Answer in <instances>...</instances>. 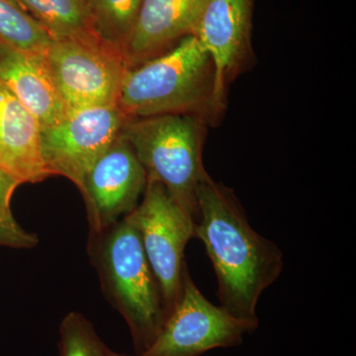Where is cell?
Returning <instances> with one entry per match:
<instances>
[{
  "label": "cell",
  "instance_id": "6da1fadb",
  "mask_svg": "<svg viewBox=\"0 0 356 356\" xmlns=\"http://www.w3.org/2000/svg\"><path fill=\"white\" fill-rule=\"evenodd\" d=\"M195 238L214 267L220 306L259 323L257 303L282 273V250L250 226L235 192L208 172L198 186Z\"/></svg>",
  "mask_w": 356,
  "mask_h": 356
},
{
  "label": "cell",
  "instance_id": "7a4b0ae2",
  "mask_svg": "<svg viewBox=\"0 0 356 356\" xmlns=\"http://www.w3.org/2000/svg\"><path fill=\"white\" fill-rule=\"evenodd\" d=\"M215 67L194 35L163 55L128 70L118 105L128 119L191 115L216 123Z\"/></svg>",
  "mask_w": 356,
  "mask_h": 356
},
{
  "label": "cell",
  "instance_id": "3957f363",
  "mask_svg": "<svg viewBox=\"0 0 356 356\" xmlns=\"http://www.w3.org/2000/svg\"><path fill=\"white\" fill-rule=\"evenodd\" d=\"M88 254L103 294L127 323L136 355H140L156 341L168 313L137 229L124 217L89 235Z\"/></svg>",
  "mask_w": 356,
  "mask_h": 356
},
{
  "label": "cell",
  "instance_id": "277c9868",
  "mask_svg": "<svg viewBox=\"0 0 356 356\" xmlns=\"http://www.w3.org/2000/svg\"><path fill=\"white\" fill-rule=\"evenodd\" d=\"M207 125V121L191 115H159L129 119L121 131L147 178L161 182L194 219L198 186L207 172L202 159Z\"/></svg>",
  "mask_w": 356,
  "mask_h": 356
},
{
  "label": "cell",
  "instance_id": "5b68a950",
  "mask_svg": "<svg viewBox=\"0 0 356 356\" xmlns=\"http://www.w3.org/2000/svg\"><path fill=\"white\" fill-rule=\"evenodd\" d=\"M46 58L70 112L118 105L128 70L120 49L97 36L51 39Z\"/></svg>",
  "mask_w": 356,
  "mask_h": 356
},
{
  "label": "cell",
  "instance_id": "8992f818",
  "mask_svg": "<svg viewBox=\"0 0 356 356\" xmlns=\"http://www.w3.org/2000/svg\"><path fill=\"white\" fill-rule=\"evenodd\" d=\"M125 217L139 234L168 316L188 271L184 252L189 241L195 238V219L161 182L151 178H147L140 203Z\"/></svg>",
  "mask_w": 356,
  "mask_h": 356
},
{
  "label": "cell",
  "instance_id": "52a82bcc",
  "mask_svg": "<svg viewBox=\"0 0 356 356\" xmlns=\"http://www.w3.org/2000/svg\"><path fill=\"white\" fill-rule=\"evenodd\" d=\"M259 323L242 320L211 303L191 273H185L181 290L154 343L136 356H200L215 348L243 343Z\"/></svg>",
  "mask_w": 356,
  "mask_h": 356
},
{
  "label": "cell",
  "instance_id": "ba28073f",
  "mask_svg": "<svg viewBox=\"0 0 356 356\" xmlns=\"http://www.w3.org/2000/svg\"><path fill=\"white\" fill-rule=\"evenodd\" d=\"M129 119L118 106L70 111L64 120L41 129V149L51 175H60L81 188L84 177Z\"/></svg>",
  "mask_w": 356,
  "mask_h": 356
},
{
  "label": "cell",
  "instance_id": "9c48e42d",
  "mask_svg": "<svg viewBox=\"0 0 356 356\" xmlns=\"http://www.w3.org/2000/svg\"><path fill=\"white\" fill-rule=\"evenodd\" d=\"M147 175L130 143L120 134L84 177L81 188L89 235H97L135 210Z\"/></svg>",
  "mask_w": 356,
  "mask_h": 356
},
{
  "label": "cell",
  "instance_id": "30bf717a",
  "mask_svg": "<svg viewBox=\"0 0 356 356\" xmlns=\"http://www.w3.org/2000/svg\"><path fill=\"white\" fill-rule=\"evenodd\" d=\"M254 0H208L195 37L215 67V100L220 116L234 81L254 63L252 13Z\"/></svg>",
  "mask_w": 356,
  "mask_h": 356
},
{
  "label": "cell",
  "instance_id": "8fae6325",
  "mask_svg": "<svg viewBox=\"0 0 356 356\" xmlns=\"http://www.w3.org/2000/svg\"><path fill=\"white\" fill-rule=\"evenodd\" d=\"M208 0H143L123 49L128 70L163 55L182 39L195 36Z\"/></svg>",
  "mask_w": 356,
  "mask_h": 356
},
{
  "label": "cell",
  "instance_id": "7c38bea8",
  "mask_svg": "<svg viewBox=\"0 0 356 356\" xmlns=\"http://www.w3.org/2000/svg\"><path fill=\"white\" fill-rule=\"evenodd\" d=\"M0 81L36 117L41 129L60 123L70 113L54 83L46 54L0 41Z\"/></svg>",
  "mask_w": 356,
  "mask_h": 356
},
{
  "label": "cell",
  "instance_id": "4fadbf2b",
  "mask_svg": "<svg viewBox=\"0 0 356 356\" xmlns=\"http://www.w3.org/2000/svg\"><path fill=\"white\" fill-rule=\"evenodd\" d=\"M0 168L18 184L53 177L44 163L38 120L0 81Z\"/></svg>",
  "mask_w": 356,
  "mask_h": 356
},
{
  "label": "cell",
  "instance_id": "5bb4252c",
  "mask_svg": "<svg viewBox=\"0 0 356 356\" xmlns=\"http://www.w3.org/2000/svg\"><path fill=\"white\" fill-rule=\"evenodd\" d=\"M18 1L43 26L51 39L97 36L86 0Z\"/></svg>",
  "mask_w": 356,
  "mask_h": 356
},
{
  "label": "cell",
  "instance_id": "9a60e30c",
  "mask_svg": "<svg viewBox=\"0 0 356 356\" xmlns=\"http://www.w3.org/2000/svg\"><path fill=\"white\" fill-rule=\"evenodd\" d=\"M97 36L123 53L143 0H86Z\"/></svg>",
  "mask_w": 356,
  "mask_h": 356
},
{
  "label": "cell",
  "instance_id": "2e32d148",
  "mask_svg": "<svg viewBox=\"0 0 356 356\" xmlns=\"http://www.w3.org/2000/svg\"><path fill=\"white\" fill-rule=\"evenodd\" d=\"M0 41L21 50L46 54L51 37L18 0H0Z\"/></svg>",
  "mask_w": 356,
  "mask_h": 356
},
{
  "label": "cell",
  "instance_id": "e0dca14e",
  "mask_svg": "<svg viewBox=\"0 0 356 356\" xmlns=\"http://www.w3.org/2000/svg\"><path fill=\"white\" fill-rule=\"evenodd\" d=\"M60 356H108L110 348L100 339L92 323L83 314L72 311L60 322Z\"/></svg>",
  "mask_w": 356,
  "mask_h": 356
},
{
  "label": "cell",
  "instance_id": "ac0fdd59",
  "mask_svg": "<svg viewBox=\"0 0 356 356\" xmlns=\"http://www.w3.org/2000/svg\"><path fill=\"white\" fill-rule=\"evenodd\" d=\"M38 243L39 236L21 227L10 207L0 208V247L33 248Z\"/></svg>",
  "mask_w": 356,
  "mask_h": 356
},
{
  "label": "cell",
  "instance_id": "d6986e66",
  "mask_svg": "<svg viewBox=\"0 0 356 356\" xmlns=\"http://www.w3.org/2000/svg\"><path fill=\"white\" fill-rule=\"evenodd\" d=\"M19 185L10 175L0 168V208L10 207L14 192Z\"/></svg>",
  "mask_w": 356,
  "mask_h": 356
},
{
  "label": "cell",
  "instance_id": "ffe728a7",
  "mask_svg": "<svg viewBox=\"0 0 356 356\" xmlns=\"http://www.w3.org/2000/svg\"><path fill=\"white\" fill-rule=\"evenodd\" d=\"M108 356H130V355H123V353H116V351L110 350Z\"/></svg>",
  "mask_w": 356,
  "mask_h": 356
}]
</instances>
